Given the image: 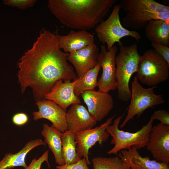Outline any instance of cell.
<instances>
[{"label":"cell","mask_w":169,"mask_h":169,"mask_svg":"<svg viewBox=\"0 0 169 169\" xmlns=\"http://www.w3.org/2000/svg\"><path fill=\"white\" fill-rule=\"evenodd\" d=\"M46 145L45 141L40 139L28 141L18 152L14 154L11 152L6 154L0 161V169H11L19 166L26 168L28 166L25 159L28 153L38 146Z\"/></svg>","instance_id":"obj_19"},{"label":"cell","mask_w":169,"mask_h":169,"mask_svg":"<svg viewBox=\"0 0 169 169\" xmlns=\"http://www.w3.org/2000/svg\"><path fill=\"white\" fill-rule=\"evenodd\" d=\"M114 116L109 118L98 126L76 133V151L80 158H85L88 165L91 164L88 156L89 150L96 143L98 142L102 145L108 140L110 134L106 131V129L112 123Z\"/></svg>","instance_id":"obj_9"},{"label":"cell","mask_w":169,"mask_h":169,"mask_svg":"<svg viewBox=\"0 0 169 169\" xmlns=\"http://www.w3.org/2000/svg\"><path fill=\"white\" fill-rule=\"evenodd\" d=\"M38 109L33 113V119H45L50 121L51 125L61 133L67 130L65 121L66 111L53 101L47 99L36 101Z\"/></svg>","instance_id":"obj_13"},{"label":"cell","mask_w":169,"mask_h":169,"mask_svg":"<svg viewBox=\"0 0 169 169\" xmlns=\"http://www.w3.org/2000/svg\"><path fill=\"white\" fill-rule=\"evenodd\" d=\"M49 151L47 150L38 159H33L29 165L24 169H41V165L44 162H46L48 166L50 167L48 161Z\"/></svg>","instance_id":"obj_26"},{"label":"cell","mask_w":169,"mask_h":169,"mask_svg":"<svg viewBox=\"0 0 169 169\" xmlns=\"http://www.w3.org/2000/svg\"><path fill=\"white\" fill-rule=\"evenodd\" d=\"M58 35L57 30L52 32L43 29L18 64L21 92L31 88L36 101L45 99V95L59 80L77 78L73 67L67 61L69 53L59 47Z\"/></svg>","instance_id":"obj_1"},{"label":"cell","mask_w":169,"mask_h":169,"mask_svg":"<svg viewBox=\"0 0 169 169\" xmlns=\"http://www.w3.org/2000/svg\"><path fill=\"white\" fill-rule=\"evenodd\" d=\"M145 35L151 43L169 46V23L165 20H152L144 28Z\"/></svg>","instance_id":"obj_20"},{"label":"cell","mask_w":169,"mask_h":169,"mask_svg":"<svg viewBox=\"0 0 169 169\" xmlns=\"http://www.w3.org/2000/svg\"><path fill=\"white\" fill-rule=\"evenodd\" d=\"M117 155L131 169H169V164L142 157L134 146L121 150Z\"/></svg>","instance_id":"obj_17"},{"label":"cell","mask_w":169,"mask_h":169,"mask_svg":"<svg viewBox=\"0 0 169 169\" xmlns=\"http://www.w3.org/2000/svg\"><path fill=\"white\" fill-rule=\"evenodd\" d=\"M120 9L119 4L115 5L108 18L101 21L95 27L97 37L100 42L106 44L107 51H109L115 43H119L120 39L123 37H131L137 42L141 38L136 31L128 30L122 25L119 16Z\"/></svg>","instance_id":"obj_7"},{"label":"cell","mask_w":169,"mask_h":169,"mask_svg":"<svg viewBox=\"0 0 169 169\" xmlns=\"http://www.w3.org/2000/svg\"><path fill=\"white\" fill-rule=\"evenodd\" d=\"M123 115L114 120L112 125L108 126L106 131L112 137L110 143L114 145L109 150V154L117 155L121 150L127 149L134 146L138 150L146 147L153 121L150 119L148 122L138 131L134 132L125 131L119 129V125Z\"/></svg>","instance_id":"obj_5"},{"label":"cell","mask_w":169,"mask_h":169,"mask_svg":"<svg viewBox=\"0 0 169 169\" xmlns=\"http://www.w3.org/2000/svg\"><path fill=\"white\" fill-rule=\"evenodd\" d=\"M65 121L67 130L75 133L92 128L97 123L86 108L79 103L71 105L66 112Z\"/></svg>","instance_id":"obj_16"},{"label":"cell","mask_w":169,"mask_h":169,"mask_svg":"<svg viewBox=\"0 0 169 169\" xmlns=\"http://www.w3.org/2000/svg\"><path fill=\"white\" fill-rule=\"evenodd\" d=\"M59 48L66 53L81 49L94 43V35L86 30L71 31L67 35L57 36Z\"/></svg>","instance_id":"obj_18"},{"label":"cell","mask_w":169,"mask_h":169,"mask_svg":"<svg viewBox=\"0 0 169 169\" xmlns=\"http://www.w3.org/2000/svg\"><path fill=\"white\" fill-rule=\"evenodd\" d=\"M150 119L153 121L158 120L160 121L161 124L169 125V113L166 110L162 109L155 111Z\"/></svg>","instance_id":"obj_27"},{"label":"cell","mask_w":169,"mask_h":169,"mask_svg":"<svg viewBox=\"0 0 169 169\" xmlns=\"http://www.w3.org/2000/svg\"><path fill=\"white\" fill-rule=\"evenodd\" d=\"M75 133L67 130L62 133V155L64 164H72L81 159L76 151Z\"/></svg>","instance_id":"obj_22"},{"label":"cell","mask_w":169,"mask_h":169,"mask_svg":"<svg viewBox=\"0 0 169 169\" xmlns=\"http://www.w3.org/2000/svg\"><path fill=\"white\" fill-rule=\"evenodd\" d=\"M116 0H49L48 6L63 24L79 30L95 28Z\"/></svg>","instance_id":"obj_2"},{"label":"cell","mask_w":169,"mask_h":169,"mask_svg":"<svg viewBox=\"0 0 169 169\" xmlns=\"http://www.w3.org/2000/svg\"><path fill=\"white\" fill-rule=\"evenodd\" d=\"M81 95L89 112L97 122L106 117L114 107L113 98L108 92L94 90L84 92Z\"/></svg>","instance_id":"obj_12"},{"label":"cell","mask_w":169,"mask_h":169,"mask_svg":"<svg viewBox=\"0 0 169 169\" xmlns=\"http://www.w3.org/2000/svg\"><path fill=\"white\" fill-rule=\"evenodd\" d=\"M88 165L85 158L83 157L74 163L58 165L56 166V168L57 169H90Z\"/></svg>","instance_id":"obj_28"},{"label":"cell","mask_w":169,"mask_h":169,"mask_svg":"<svg viewBox=\"0 0 169 169\" xmlns=\"http://www.w3.org/2000/svg\"><path fill=\"white\" fill-rule=\"evenodd\" d=\"M78 78L71 81L60 80L54 84L45 96V99L53 101L66 111L70 105L81 103L79 97L74 93V86Z\"/></svg>","instance_id":"obj_15"},{"label":"cell","mask_w":169,"mask_h":169,"mask_svg":"<svg viewBox=\"0 0 169 169\" xmlns=\"http://www.w3.org/2000/svg\"><path fill=\"white\" fill-rule=\"evenodd\" d=\"M119 52L116 56V79L118 96L120 100L127 102L131 98L129 82L133 74L136 72L141 58L137 44L125 46L118 43Z\"/></svg>","instance_id":"obj_4"},{"label":"cell","mask_w":169,"mask_h":169,"mask_svg":"<svg viewBox=\"0 0 169 169\" xmlns=\"http://www.w3.org/2000/svg\"><path fill=\"white\" fill-rule=\"evenodd\" d=\"M41 133L53 152L56 163L59 166L64 164L62 155V133L51 125L44 124Z\"/></svg>","instance_id":"obj_21"},{"label":"cell","mask_w":169,"mask_h":169,"mask_svg":"<svg viewBox=\"0 0 169 169\" xmlns=\"http://www.w3.org/2000/svg\"><path fill=\"white\" fill-rule=\"evenodd\" d=\"M28 120L27 115L23 112L15 114L13 117L12 121L13 124L18 126H21L25 124Z\"/></svg>","instance_id":"obj_30"},{"label":"cell","mask_w":169,"mask_h":169,"mask_svg":"<svg viewBox=\"0 0 169 169\" xmlns=\"http://www.w3.org/2000/svg\"><path fill=\"white\" fill-rule=\"evenodd\" d=\"M117 49L116 46H113L109 51L104 45L100 47L98 64L102 71L97 82L99 91L108 92L116 89L115 59Z\"/></svg>","instance_id":"obj_10"},{"label":"cell","mask_w":169,"mask_h":169,"mask_svg":"<svg viewBox=\"0 0 169 169\" xmlns=\"http://www.w3.org/2000/svg\"><path fill=\"white\" fill-rule=\"evenodd\" d=\"M136 73L143 84L157 86L168 79L169 64L154 49H149L141 56Z\"/></svg>","instance_id":"obj_6"},{"label":"cell","mask_w":169,"mask_h":169,"mask_svg":"<svg viewBox=\"0 0 169 169\" xmlns=\"http://www.w3.org/2000/svg\"><path fill=\"white\" fill-rule=\"evenodd\" d=\"M36 0H4V4L20 9H25L33 6Z\"/></svg>","instance_id":"obj_25"},{"label":"cell","mask_w":169,"mask_h":169,"mask_svg":"<svg viewBox=\"0 0 169 169\" xmlns=\"http://www.w3.org/2000/svg\"><path fill=\"white\" fill-rule=\"evenodd\" d=\"M147 149L156 161L169 163V125L160 123L152 126Z\"/></svg>","instance_id":"obj_11"},{"label":"cell","mask_w":169,"mask_h":169,"mask_svg":"<svg viewBox=\"0 0 169 169\" xmlns=\"http://www.w3.org/2000/svg\"><path fill=\"white\" fill-rule=\"evenodd\" d=\"M101 68L98 64L78 78L74 87V93L76 96L79 97L84 92L94 90L97 86L98 76Z\"/></svg>","instance_id":"obj_23"},{"label":"cell","mask_w":169,"mask_h":169,"mask_svg":"<svg viewBox=\"0 0 169 169\" xmlns=\"http://www.w3.org/2000/svg\"><path fill=\"white\" fill-rule=\"evenodd\" d=\"M156 87L144 88L140 84L136 77H134L131 83V102L121 128L123 127L135 116L138 117L147 109L165 102L162 95L155 93L154 90Z\"/></svg>","instance_id":"obj_8"},{"label":"cell","mask_w":169,"mask_h":169,"mask_svg":"<svg viewBox=\"0 0 169 169\" xmlns=\"http://www.w3.org/2000/svg\"><path fill=\"white\" fill-rule=\"evenodd\" d=\"M119 5L126 14L121 20L125 27L139 30L151 20L169 22V7L154 0H120Z\"/></svg>","instance_id":"obj_3"},{"label":"cell","mask_w":169,"mask_h":169,"mask_svg":"<svg viewBox=\"0 0 169 169\" xmlns=\"http://www.w3.org/2000/svg\"><path fill=\"white\" fill-rule=\"evenodd\" d=\"M94 169H131L117 156L97 157L92 160Z\"/></svg>","instance_id":"obj_24"},{"label":"cell","mask_w":169,"mask_h":169,"mask_svg":"<svg viewBox=\"0 0 169 169\" xmlns=\"http://www.w3.org/2000/svg\"><path fill=\"white\" fill-rule=\"evenodd\" d=\"M151 45L153 49L169 64V46L151 43Z\"/></svg>","instance_id":"obj_29"},{"label":"cell","mask_w":169,"mask_h":169,"mask_svg":"<svg viewBox=\"0 0 169 169\" xmlns=\"http://www.w3.org/2000/svg\"><path fill=\"white\" fill-rule=\"evenodd\" d=\"M100 52L98 46L94 43L69 53L68 60L74 66L78 78L98 64Z\"/></svg>","instance_id":"obj_14"}]
</instances>
